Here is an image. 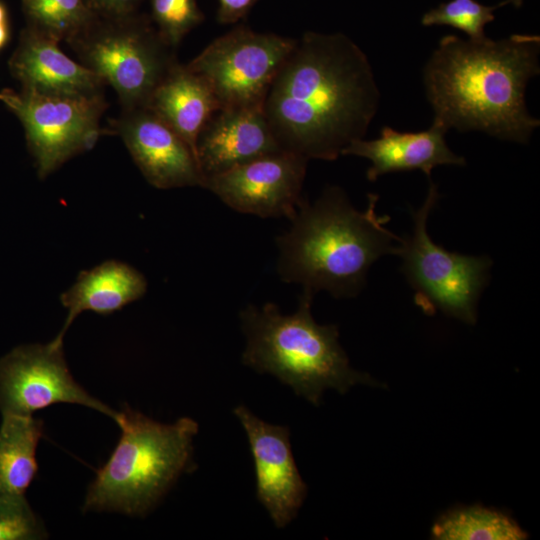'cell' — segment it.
Instances as JSON below:
<instances>
[{
	"label": "cell",
	"mask_w": 540,
	"mask_h": 540,
	"mask_svg": "<svg viewBox=\"0 0 540 540\" xmlns=\"http://www.w3.org/2000/svg\"><path fill=\"white\" fill-rule=\"evenodd\" d=\"M448 130L437 123L419 132H401L385 126L376 139H359L345 147L341 155L363 157L371 162L366 177L373 182L393 172L421 170L430 179L431 171L439 165L466 164L464 157L455 154L445 141Z\"/></svg>",
	"instance_id": "15"
},
{
	"label": "cell",
	"mask_w": 540,
	"mask_h": 540,
	"mask_svg": "<svg viewBox=\"0 0 540 540\" xmlns=\"http://www.w3.org/2000/svg\"><path fill=\"white\" fill-rule=\"evenodd\" d=\"M43 422L32 416L2 415L0 495L24 496L37 474L36 450Z\"/></svg>",
	"instance_id": "19"
},
{
	"label": "cell",
	"mask_w": 540,
	"mask_h": 540,
	"mask_svg": "<svg viewBox=\"0 0 540 540\" xmlns=\"http://www.w3.org/2000/svg\"><path fill=\"white\" fill-rule=\"evenodd\" d=\"M29 28L68 42L96 16L84 0H23Z\"/></svg>",
	"instance_id": "21"
},
{
	"label": "cell",
	"mask_w": 540,
	"mask_h": 540,
	"mask_svg": "<svg viewBox=\"0 0 540 540\" xmlns=\"http://www.w3.org/2000/svg\"><path fill=\"white\" fill-rule=\"evenodd\" d=\"M507 4H511L513 5L515 8H520L523 4V0H505L501 3H499V6L502 7L504 5H507Z\"/></svg>",
	"instance_id": "28"
},
{
	"label": "cell",
	"mask_w": 540,
	"mask_h": 540,
	"mask_svg": "<svg viewBox=\"0 0 540 540\" xmlns=\"http://www.w3.org/2000/svg\"><path fill=\"white\" fill-rule=\"evenodd\" d=\"M146 290L144 275L119 260H106L81 271L75 283L60 295V302L68 313L54 340L63 343L65 333L80 313L111 314L140 299Z\"/></svg>",
	"instance_id": "17"
},
{
	"label": "cell",
	"mask_w": 540,
	"mask_h": 540,
	"mask_svg": "<svg viewBox=\"0 0 540 540\" xmlns=\"http://www.w3.org/2000/svg\"><path fill=\"white\" fill-rule=\"evenodd\" d=\"M115 422L121 437L90 484L84 510L142 516L194 465L198 424L188 417L163 424L129 407Z\"/></svg>",
	"instance_id": "5"
},
{
	"label": "cell",
	"mask_w": 540,
	"mask_h": 540,
	"mask_svg": "<svg viewBox=\"0 0 540 540\" xmlns=\"http://www.w3.org/2000/svg\"><path fill=\"white\" fill-rule=\"evenodd\" d=\"M377 194L357 210L343 189L328 186L314 202L302 199L291 227L277 237V272L312 296L327 291L352 297L363 288L371 265L386 254L396 255L401 238L379 216Z\"/></svg>",
	"instance_id": "3"
},
{
	"label": "cell",
	"mask_w": 540,
	"mask_h": 540,
	"mask_svg": "<svg viewBox=\"0 0 540 540\" xmlns=\"http://www.w3.org/2000/svg\"><path fill=\"white\" fill-rule=\"evenodd\" d=\"M58 41L28 28L11 59L23 89L61 95L103 93L105 82L58 47Z\"/></svg>",
	"instance_id": "16"
},
{
	"label": "cell",
	"mask_w": 540,
	"mask_h": 540,
	"mask_svg": "<svg viewBox=\"0 0 540 540\" xmlns=\"http://www.w3.org/2000/svg\"><path fill=\"white\" fill-rule=\"evenodd\" d=\"M539 55L538 35L497 41L442 37L423 69L433 121L447 130L527 144L540 124L525 100L529 80L540 73Z\"/></svg>",
	"instance_id": "2"
},
{
	"label": "cell",
	"mask_w": 540,
	"mask_h": 540,
	"mask_svg": "<svg viewBox=\"0 0 540 540\" xmlns=\"http://www.w3.org/2000/svg\"><path fill=\"white\" fill-rule=\"evenodd\" d=\"M111 127L154 187H203L204 178L190 146L148 108L123 110Z\"/></svg>",
	"instance_id": "13"
},
{
	"label": "cell",
	"mask_w": 540,
	"mask_h": 540,
	"mask_svg": "<svg viewBox=\"0 0 540 540\" xmlns=\"http://www.w3.org/2000/svg\"><path fill=\"white\" fill-rule=\"evenodd\" d=\"M67 43L83 66L114 88L123 110L145 107L178 62L151 18L139 12L119 18L95 16Z\"/></svg>",
	"instance_id": "6"
},
{
	"label": "cell",
	"mask_w": 540,
	"mask_h": 540,
	"mask_svg": "<svg viewBox=\"0 0 540 540\" xmlns=\"http://www.w3.org/2000/svg\"><path fill=\"white\" fill-rule=\"evenodd\" d=\"M297 39L239 25L213 40L187 67L210 88L220 109L262 108Z\"/></svg>",
	"instance_id": "8"
},
{
	"label": "cell",
	"mask_w": 540,
	"mask_h": 540,
	"mask_svg": "<svg viewBox=\"0 0 540 540\" xmlns=\"http://www.w3.org/2000/svg\"><path fill=\"white\" fill-rule=\"evenodd\" d=\"M150 5L154 26L173 48L204 21L197 0H150Z\"/></svg>",
	"instance_id": "23"
},
{
	"label": "cell",
	"mask_w": 540,
	"mask_h": 540,
	"mask_svg": "<svg viewBox=\"0 0 540 540\" xmlns=\"http://www.w3.org/2000/svg\"><path fill=\"white\" fill-rule=\"evenodd\" d=\"M499 4L486 6L476 0H450L427 11L421 18L423 26L447 25L464 32L470 40H482L486 24L494 21Z\"/></svg>",
	"instance_id": "22"
},
{
	"label": "cell",
	"mask_w": 540,
	"mask_h": 540,
	"mask_svg": "<svg viewBox=\"0 0 540 540\" xmlns=\"http://www.w3.org/2000/svg\"><path fill=\"white\" fill-rule=\"evenodd\" d=\"M440 540H522L527 534L507 515L480 506L454 509L432 528Z\"/></svg>",
	"instance_id": "20"
},
{
	"label": "cell",
	"mask_w": 540,
	"mask_h": 540,
	"mask_svg": "<svg viewBox=\"0 0 540 540\" xmlns=\"http://www.w3.org/2000/svg\"><path fill=\"white\" fill-rule=\"evenodd\" d=\"M99 17L119 18L138 13L143 0H84Z\"/></svg>",
	"instance_id": "25"
},
{
	"label": "cell",
	"mask_w": 540,
	"mask_h": 540,
	"mask_svg": "<svg viewBox=\"0 0 540 540\" xmlns=\"http://www.w3.org/2000/svg\"><path fill=\"white\" fill-rule=\"evenodd\" d=\"M45 535L25 495H0V540H33Z\"/></svg>",
	"instance_id": "24"
},
{
	"label": "cell",
	"mask_w": 540,
	"mask_h": 540,
	"mask_svg": "<svg viewBox=\"0 0 540 540\" xmlns=\"http://www.w3.org/2000/svg\"><path fill=\"white\" fill-rule=\"evenodd\" d=\"M308 161L281 150L208 177L203 188L237 212L291 219L302 201Z\"/></svg>",
	"instance_id": "11"
},
{
	"label": "cell",
	"mask_w": 540,
	"mask_h": 540,
	"mask_svg": "<svg viewBox=\"0 0 540 540\" xmlns=\"http://www.w3.org/2000/svg\"><path fill=\"white\" fill-rule=\"evenodd\" d=\"M234 414L249 441L257 498L275 526L284 528L296 517L307 494L292 454L290 431L259 419L243 405L235 407Z\"/></svg>",
	"instance_id": "12"
},
{
	"label": "cell",
	"mask_w": 540,
	"mask_h": 540,
	"mask_svg": "<svg viewBox=\"0 0 540 540\" xmlns=\"http://www.w3.org/2000/svg\"><path fill=\"white\" fill-rule=\"evenodd\" d=\"M312 299L311 294L303 292L297 310L289 315L282 314L274 303L243 309V363L275 376L316 406L328 388L343 394L356 384L378 385L350 366L338 341V328L316 323Z\"/></svg>",
	"instance_id": "4"
},
{
	"label": "cell",
	"mask_w": 540,
	"mask_h": 540,
	"mask_svg": "<svg viewBox=\"0 0 540 540\" xmlns=\"http://www.w3.org/2000/svg\"><path fill=\"white\" fill-rule=\"evenodd\" d=\"M217 21L233 24L245 18L258 0H218Z\"/></svg>",
	"instance_id": "26"
},
{
	"label": "cell",
	"mask_w": 540,
	"mask_h": 540,
	"mask_svg": "<svg viewBox=\"0 0 540 540\" xmlns=\"http://www.w3.org/2000/svg\"><path fill=\"white\" fill-rule=\"evenodd\" d=\"M8 40V25L6 10L2 3H0V49L6 44Z\"/></svg>",
	"instance_id": "27"
},
{
	"label": "cell",
	"mask_w": 540,
	"mask_h": 540,
	"mask_svg": "<svg viewBox=\"0 0 540 540\" xmlns=\"http://www.w3.org/2000/svg\"><path fill=\"white\" fill-rule=\"evenodd\" d=\"M145 107L169 125L195 156L201 130L220 109L206 83L186 64L179 62L156 87Z\"/></svg>",
	"instance_id": "18"
},
{
	"label": "cell",
	"mask_w": 540,
	"mask_h": 540,
	"mask_svg": "<svg viewBox=\"0 0 540 540\" xmlns=\"http://www.w3.org/2000/svg\"><path fill=\"white\" fill-rule=\"evenodd\" d=\"M379 101L371 64L351 38L308 31L277 72L263 112L282 150L333 161L364 138Z\"/></svg>",
	"instance_id": "1"
},
{
	"label": "cell",
	"mask_w": 540,
	"mask_h": 540,
	"mask_svg": "<svg viewBox=\"0 0 540 540\" xmlns=\"http://www.w3.org/2000/svg\"><path fill=\"white\" fill-rule=\"evenodd\" d=\"M427 197L413 211L412 233L401 238L396 255L402 259L401 270L414 290V301L425 313L436 310L474 324L477 303L489 279L491 260L451 252L436 244L428 234L427 219L439 193L429 179Z\"/></svg>",
	"instance_id": "7"
},
{
	"label": "cell",
	"mask_w": 540,
	"mask_h": 540,
	"mask_svg": "<svg viewBox=\"0 0 540 540\" xmlns=\"http://www.w3.org/2000/svg\"><path fill=\"white\" fill-rule=\"evenodd\" d=\"M0 100L21 120L42 179L70 158L91 150L101 135L110 132L99 126L107 107L103 93L61 95L3 90Z\"/></svg>",
	"instance_id": "9"
},
{
	"label": "cell",
	"mask_w": 540,
	"mask_h": 540,
	"mask_svg": "<svg viewBox=\"0 0 540 540\" xmlns=\"http://www.w3.org/2000/svg\"><path fill=\"white\" fill-rule=\"evenodd\" d=\"M281 150L262 108L217 110L196 142V158L204 180Z\"/></svg>",
	"instance_id": "14"
},
{
	"label": "cell",
	"mask_w": 540,
	"mask_h": 540,
	"mask_svg": "<svg viewBox=\"0 0 540 540\" xmlns=\"http://www.w3.org/2000/svg\"><path fill=\"white\" fill-rule=\"evenodd\" d=\"M56 403L83 405L116 419L118 412L91 396L73 378L63 354V343L14 348L0 359L2 415L32 416Z\"/></svg>",
	"instance_id": "10"
}]
</instances>
